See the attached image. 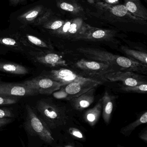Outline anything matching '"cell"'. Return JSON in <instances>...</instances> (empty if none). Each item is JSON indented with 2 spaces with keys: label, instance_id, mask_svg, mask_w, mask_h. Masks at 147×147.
Masks as SVG:
<instances>
[{
  "label": "cell",
  "instance_id": "6da1fadb",
  "mask_svg": "<svg viewBox=\"0 0 147 147\" xmlns=\"http://www.w3.org/2000/svg\"><path fill=\"white\" fill-rule=\"evenodd\" d=\"M92 4V7L87 10L88 15L118 30L141 33L147 27V20L132 15L123 5L98 1Z\"/></svg>",
  "mask_w": 147,
  "mask_h": 147
},
{
  "label": "cell",
  "instance_id": "7a4b0ae2",
  "mask_svg": "<svg viewBox=\"0 0 147 147\" xmlns=\"http://www.w3.org/2000/svg\"><path fill=\"white\" fill-rule=\"evenodd\" d=\"M77 51L89 60L109 64L113 69L114 72L128 71L147 74V65L131 58L89 47H80L77 49Z\"/></svg>",
  "mask_w": 147,
  "mask_h": 147
},
{
  "label": "cell",
  "instance_id": "3957f363",
  "mask_svg": "<svg viewBox=\"0 0 147 147\" xmlns=\"http://www.w3.org/2000/svg\"><path fill=\"white\" fill-rule=\"evenodd\" d=\"M38 116L50 130L66 125L69 119L67 110L50 98L39 100L36 106Z\"/></svg>",
  "mask_w": 147,
  "mask_h": 147
},
{
  "label": "cell",
  "instance_id": "277c9868",
  "mask_svg": "<svg viewBox=\"0 0 147 147\" xmlns=\"http://www.w3.org/2000/svg\"><path fill=\"white\" fill-rule=\"evenodd\" d=\"M26 117L24 123L26 131L31 136H37L46 143H53L55 140L50 130L29 105H26Z\"/></svg>",
  "mask_w": 147,
  "mask_h": 147
},
{
  "label": "cell",
  "instance_id": "5b68a950",
  "mask_svg": "<svg viewBox=\"0 0 147 147\" xmlns=\"http://www.w3.org/2000/svg\"><path fill=\"white\" fill-rule=\"evenodd\" d=\"M41 75L51 78L61 84L62 86L71 83H89L103 82L102 79L98 77H85L74 71L67 69L61 68L44 71Z\"/></svg>",
  "mask_w": 147,
  "mask_h": 147
},
{
  "label": "cell",
  "instance_id": "8992f818",
  "mask_svg": "<svg viewBox=\"0 0 147 147\" xmlns=\"http://www.w3.org/2000/svg\"><path fill=\"white\" fill-rule=\"evenodd\" d=\"M119 34L114 30L100 29L88 25L87 29L82 34L77 36L72 41H85L86 42H119L117 38Z\"/></svg>",
  "mask_w": 147,
  "mask_h": 147
},
{
  "label": "cell",
  "instance_id": "52a82bcc",
  "mask_svg": "<svg viewBox=\"0 0 147 147\" xmlns=\"http://www.w3.org/2000/svg\"><path fill=\"white\" fill-rule=\"evenodd\" d=\"M88 26L83 18L77 17L65 20L61 27L55 30L51 31V33L58 37L72 41L75 38L83 33L87 29Z\"/></svg>",
  "mask_w": 147,
  "mask_h": 147
},
{
  "label": "cell",
  "instance_id": "ba28073f",
  "mask_svg": "<svg viewBox=\"0 0 147 147\" xmlns=\"http://www.w3.org/2000/svg\"><path fill=\"white\" fill-rule=\"evenodd\" d=\"M104 81L116 82H120L123 85L134 86L147 84L146 77L142 74L128 71H114L103 75L101 77Z\"/></svg>",
  "mask_w": 147,
  "mask_h": 147
},
{
  "label": "cell",
  "instance_id": "9c48e42d",
  "mask_svg": "<svg viewBox=\"0 0 147 147\" xmlns=\"http://www.w3.org/2000/svg\"><path fill=\"white\" fill-rule=\"evenodd\" d=\"M75 66L84 75L100 79L103 75L114 72L113 69L109 64L93 60L81 59L75 63Z\"/></svg>",
  "mask_w": 147,
  "mask_h": 147
},
{
  "label": "cell",
  "instance_id": "30bf717a",
  "mask_svg": "<svg viewBox=\"0 0 147 147\" xmlns=\"http://www.w3.org/2000/svg\"><path fill=\"white\" fill-rule=\"evenodd\" d=\"M22 83L33 89L38 94L45 95L52 94L62 87L59 82L42 75L25 81Z\"/></svg>",
  "mask_w": 147,
  "mask_h": 147
},
{
  "label": "cell",
  "instance_id": "8fae6325",
  "mask_svg": "<svg viewBox=\"0 0 147 147\" xmlns=\"http://www.w3.org/2000/svg\"><path fill=\"white\" fill-rule=\"evenodd\" d=\"M37 94L34 90L22 83L0 82V95L26 97Z\"/></svg>",
  "mask_w": 147,
  "mask_h": 147
},
{
  "label": "cell",
  "instance_id": "7c38bea8",
  "mask_svg": "<svg viewBox=\"0 0 147 147\" xmlns=\"http://www.w3.org/2000/svg\"><path fill=\"white\" fill-rule=\"evenodd\" d=\"M35 61L50 67L67 66L66 61L58 54L49 51H38L30 53Z\"/></svg>",
  "mask_w": 147,
  "mask_h": 147
},
{
  "label": "cell",
  "instance_id": "4fadbf2b",
  "mask_svg": "<svg viewBox=\"0 0 147 147\" xmlns=\"http://www.w3.org/2000/svg\"><path fill=\"white\" fill-rule=\"evenodd\" d=\"M102 84L103 82L71 83L63 86L61 88L67 94L69 100L72 98L80 96L90 89L97 87Z\"/></svg>",
  "mask_w": 147,
  "mask_h": 147
},
{
  "label": "cell",
  "instance_id": "5bb4252c",
  "mask_svg": "<svg viewBox=\"0 0 147 147\" xmlns=\"http://www.w3.org/2000/svg\"><path fill=\"white\" fill-rule=\"evenodd\" d=\"M65 20L53 18V14L50 10H47L35 22V25L41 26L45 29L55 30L61 27Z\"/></svg>",
  "mask_w": 147,
  "mask_h": 147
},
{
  "label": "cell",
  "instance_id": "9a60e30c",
  "mask_svg": "<svg viewBox=\"0 0 147 147\" xmlns=\"http://www.w3.org/2000/svg\"><path fill=\"white\" fill-rule=\"evenodd\" d=\"M96 88H94L80 96L69 100L70 104L74 109L81 111L87 108L94 100V93Z\"/></svg>",
  "mask_w": 147,
  "mask_h": 147
},
{
  "label": "cell",
  "instance_id": "2e32d148",
  "mask_svg": "<svg viewBox=\"0 0 147 147\" xmlns=\"http://www.w3.org/2000/svg\"><path fill=\"white\" fill-rule=\"evenodd\" d=\"M58 8L75 17H84L85 11L76 0H56Z\"/></svg>",
  "mask_w": 147,
  "mask_h": 147
},
{
  "label": "cell",
  "instance_id": "e0dca14e",
  "mask_svg": "<svg viewBox=\"0 0 147 147\" xmlns=\"http://www.w3.org/2000/svg\"><path fill=\"white\" fill-rule=\"evenodd\" d=\"M123 5L131 14L147 20V10L140 0H123Z\"/></svg>",
  "mask_w": 147,
  "mask_h": 147
},
{
  "label": "cell",
  "instance_id": "ac0fdd59",
  "mask_svg": "<svg viewBox=\"0 0 147 147\" xmlns=\"http://www.w3.org/2000/svg\"><path fill=\"white\" fill-rule=\"evenodd\" d=\"M102 116L106 124H109L113 111L115 97L111 95L107 91H105L102 98Z\"/></svg>",
  "mask_w": 147,
  "mask_h": 147
},
{
  "label": "cell",
  "instance_id": "d6986e66",
  "mask_svg": "<svg viewBox=\"0 0 147 147\" xmlns=\"http://www.w3.org/2000/svg\"><path fill=\"white\" fill-rule=\"evenodd\" d=\"M102 109V99L101 98L92 108L89 109L86 112L84 115V120L90 126H94L99 119Z\"/></svg>",
  "mask_w": 147,
  "mask_h": 147
},
{
  "label": "cell",
  "instance_id": "ffe728a7",
  "mask_svg": "<svg viewBox=\"0 0 147 147\" xmlns=\"http://www.w3.org/2000/svg\"><path fill=\"white\" fill-rule=\"evenodd\" d=\"M45 8L42 5H38L18 17V20L24 23H34L44 13Z\"/></svg>",
  "mask_w": 147,
  "mask_h": 147
},
{
  "label": "cell",
  "instance_id": "44dd1931",
  "mask_svg": "<svg viewBox=\"0 0 147 147\" xmlns=\"http://www.w3.org/2000/svg\"><path fill=\"white\" fill-rule=\"evenodd\" d=\"M0 71L19 75L29 73L28 69L20 64L3 62H0Z\"/></svg>",
  "mask_w": 147,
  "mask_h": 147
},
{
  "label": "cell",
  "instance_id": "7402d4cb",
  "mask_svg": "<svg viewBox=\"0 0 147 147\" xmlns=\"http://www.w3.org/2000/svg\"><path fill=\"white\" fill-rule=\"evenodd\" d=\"M120 50L129 58L136 60L142 64L147 65V53L140 51L135 50L125 46H122Z\"/></svg>",
  "mask_w": 147,
  "mask_h": 147
},
{
  "label": "cell",
  "instance_id": "603a6c76",
  "mask_svg": "<svg viewBox=\"0 0 147 147\" xmlns=\"http://www.w3.org/2000/svg\"><path fill=\"white\" fill-rule=\"evenodd\" d=\"M147 122V112L145 111L134 122L129 124L120 129V133L125 136H130L136 128Z\"/></svg>",
  "mask_w": 147,
  "mask_h": 147
},
{
  "label": "cell",
  "instance_id": "cb8c5ba5",
  "mask_svg": "<svg viewBox=\"0 0 147 147\" xmlns=\"http://www.w3.org/2000/svg\"><path fill=\"white\" fill-rule=\"evenodd\" d=\"M25 42L29 43L31 45L39 48L47 49L50 50H53L54 49L52 45L49 44L43 40L40 39L37 37L29 34H26V36Z\"/></svg>",
  "mask_w": 147,
  "mask_h": 147
},
{
  "label": "cell",
  "instance_id": "d4e9b609",
  "mask_svg": "<svg viewBox=\"0 0 147 147\" xmlns=\"http://www.w3.org/2000/svg\"><path fill=\"white\" fill-rule=\"evenodd\" d=\"M120 89L125 92L146 93L147 91V84L134 86H126L122 85L120 86Z\"/></svg>",
  "mask_w": 147,
  "mask_h": 147
},
{
  "label": "cell",
  "instance_id": "484cf974",
  "mask_svg": "<svg viewBox=\"0 0 147 147\" xmlns=\"http://www.w3.org/2000/svg\"><path fill=\"white\" fill-rule=\"evenodd\" d=\"M0 44L17 50H22V48L19 43L11 38L4 37L0 38Z\"/></svg>",
  "mask_w": 147,
  "mask_h": 147
},
{
  "label": "cell",
  "instance_id": "4316f807",
  "mask_svg": "<svg viewBox=\"0 0 147 147\" xmlns=\"http://www.w3.org/2000/svg\"><path fill=\"white\" fill-rule=\"evenodd\" d=\"M19 96L0 95V105L16 104L19 100Z\"/></svg>",
  "mask_w": 147,
  "mask_h": 147
},
{
  "label": "cell",
  "instance_id": "83f0119b",
  "mask_svg": "<svg viewBox=\"0 0 147 147\" xmlns=\"http://www.w3.org/2000/svg\"><path fill=\"white\" fill-rule=\"evenodd\" d=\"M68 131L71 136L75 138L80 139V140L85 139V137L82 132L76 128L71 127L69 129Z\"/></svg>",
  "mask_w": 147,
  "mask_h": 147
},
{
  "label": "cell",
  "instance_id": "f1b7e54d",
  "mask_svg": "<svg viewBox=\"0 0 147 147\" xmlns=\"http://www.w3.org/2000/svg\"><path fill=\"white\" fill-rule=\"evenodd\" d=\"M53 96L56 98L63 99L69 100V96L61 88L53 93Z\"/></svg>",
  "mask_w": 147,
  "mask_h": 147
},
{
  "label": "cell",
  "instance_id": "f546056e",
  "mask_svg": "<svg viewBox=\"0 0 147 147\" xmlns=\"http://www.w3.org/2000/svg\"><path fill=\"white\" fill-rule=\"evenodd\" d=\"M14 117L12 112L8 108H0V118H11Z\"/></svg>",
  "mask_w": 147,
  "mask_h": 147
},
{
  "label": "cell",
  "instance_id": "4dcf8cb0",
  "mask_svg": "<svg viewBox=\"0 0 147 147\" xmlns=\"http://www.w3.org/2000/svg\"><path fill=\"white\" fill-rule=\"evenodd\" d=\"M13 120L11 118H0V127L5 126L12 122Z\"/></svg>",
  "mask_w": 147,
  "mask_h": 147
},
{
  "label": "cell",
  "instance_id": "1f68e13d",
  "mask_svg": "<svg viewBox=\"0 0 147 147\" xmlns=\"http://www.w3.org/2000/svg\"><path fill=\"white\" fill-rule=\"evenodd\" d=\"M139 137L143 141L147 142V129L143 130L139 133Z\"/></svg>",
  "mask_w": 147,
  "mask_h": 147
},
{
  "label": "cell",
  "instance_id": "d6a6232c",
  "mask_svg": "<svg viewBox=\"0 0 147 147\" xmlns=\"http://www.w3.org/2000/svg\"><path fill=\"white\" fill-rule=\"evenodd\" d=\"M25 0H10V3L11 5L13 6H16L18 5L20 3L24 1Z\"/></svg>",
  "mask_w": 147,
  "mask_h": 147
},
{
  "label": "cell",
  "instance_id": "836d02e7",
  "mask_svg": "<svg viewBox=\"0 0 147 147\" xmlns=\"http://www.w3.org/2000/svg\"><path fill=\"white\" fill-rule=\"evenodd\" d=\"M147 1V0H145V1Z\"/></svg>",
  "mask_w": 147,
  "mask_h": 147
}]
</instances>
